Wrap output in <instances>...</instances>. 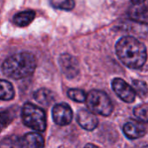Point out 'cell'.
Masks as SVG:
<instances>
[{
  "mask_svg": "<svg viewBox=\"0 0 148 148\" xmlns=\"http://www.w3.org/2000/svg\"><path fill=\"white\" fill-rule=\"evenodd\" d=\"M115 49L119 60L128 68L139 69L147 60L145 45L134 37L121 38L117 42Z\"/></svg>",
  "mask_w": 148,
  "mask_h": 148,
  "instance_id": "6da1fadb",
  "label": "cell"
},
{
  "mask_svg": "<svg viewBox=\"0 0 148 148\" xmlns=\"http://www.w3.org/2000/svg\"><path fill=\"white\" fill-rule=\"evenodd\" d=\"M37 62L33 54L19 52L6 58L2 64V71L5 76L13 79L28 78L34 72Z\"/></svg>",
  "mask_w": 148,
  "mask_h": 148,
  "instance_id": "7a4b0ae2",
  "label": "cell"
},
{
  "mask_svg": "<svg viewBox=\"0 0 148 148\" xmlns=\"http://www.w3.org/2000/svg\"><path fill=\"white\" fill-rule=\"evenodd\" d=\"M86 102L90 112L95 114L107 117L113 111V105L109 96L102 91H91L86 95Z\"/></svg>",
  "mask_w": 148,
  "mask_h": 148,
  "instance_id": "3957f363",
  "label": "cell"
},
{
  "mask_svg": "<svg viewBox=\"0 0 148 148\" xmlns=\"http://www.w3.org/2000/svg\"><path fill=\"white\" fill-rule=\"evenodd\" d=\"M21 115L26 126L38 132H44L46 129L45 112L40 107L32 103H25L22 108Z\"/></svg>",
  "mask_w": 148,
  "mask_h": 148,
  "instance_id": "277c9868",
  "label": "cell"
},
{
  "mask_svg": "<svg viewBox=\"0 0 148 148\" xmlns=\"http://www.w3.org/2000/svg\"><path fill=\"white\" fill-rule=\"evenodd\" d=\"M112 87L118 97L126 103H132L136 99V92L132 86L128 85L125 80L116 78L112 82Z\"/></svg>",
  "mask_w": 148,
  "mask_h": 148,
  "instance_id": "5b68a950",
  "label": "cell"
},
{
  "mask_svg": "<svg viewBox=\"0 0 148 148\" xmlns=\"http://www.w3.org/2000/svg\"><path fill=\"white\" fill-rule=\"evenodd\" d=\"M58 64L62 72L68 79L75 78L79 72L78 60L70 54H62L58 58Z\"/></svg>",
  "mask_w": 148,
  "mask_h": 148,
  "instance_id": "8992f818",
  "label": "cell"
},
{
  "mask_svg": "<svg viewBox=\"0 0 148 148\" xmlns=\"http://www.w3.org/2000/svg\"><path fill=\"white\" fill-rule=\"evenodd\" d=\"M52 119L58 125H67L72 120V111L66 103L54 106L52 109Z\"/></svg>",
  "mask_w": 148,
  "mask_h": 148,
  "instance_id": "52a82bcc",
  "label": "cell"
},
{
  "mask_svg": "<svg viewBox=\"0 0 148 148\" xmlns=\"http://www.w3.org/2000/svg\"><path fill=\"white\" fill-rule=\"evenodd\" d=\"M77 121L82 128L87 131L94 130L99 125V120L94 113L85 109H82L78 112Z\"/></svg>",
  "mask_w": 148,
  "mask_h": 148,
  "instance_id": "ba28073f",
  "label": "cell"
},
{
  "mask_svg": "<svg viewBox=\"0 0 148 148\" xmlns=\"http://www.w3.org/2000/svg\"><path fill=\"white\" fill-rule=\"evenodd\" d=\"M123 132L125 135L130 139H136L143 137L145 132V127L139 122L129 121L123 126Z\"/></svg>",
  "mask_w": 148,
  "mask_h": 148,
  "instance_id": "9c48e42d",
  "label": "cell"
},
{
  "mask_svg": "<svg viewBox=\"0 0 148 148\" xmlns=\"http://www.w3.org/2000/svg\"><path fill=\"white\" fill-rule=\"evenodd\" d=\"M129 16L132 20L148 25V8L142 4H133L129 10Z\"/></svg>",
  "mask_w": 148,
  "mask_h": 148,
  "instance_id": "30bf717a",
  "label": "cell"
},
{
  "mask_svg": "<svg viewBox=\"0 0 148 148\" xmlns=\"http://www.w3.org/2000/svg\"><path fill=\"white\" fill-rule=\"evenodd\" d=\"M21 139L23 148H44L45 146L44 138L37 132L26 133Z\"/></svg>",
  "mask_w": 148,
  "mask_h": 148,
  "instance_id": "8fae6325",
  "label": "cell"
},
{
  "mask_svg": "<svg viewBox=\"0 0 148 148\" xmlns=\"http://www.w3.org/2000/svg\"><path fill=\"white\" fill-rule=\"evenodd\" d=\"M124 31L131 32L135 36L144 38L148 34V25L131 19L130 21L125 23Z\"/></svg>",
  "mask_w": 148,
  "mask_h": 148,
  "instance_id": "7c38bea8",
  "label": "cell"
},
{
  "mask_svg": "<svg viewBox=\"0 0 148 148\" xmlns=\"http://www.w3.org/2000/svg\"><path fill=\"white\" fill-rule=\"evenodd\" d=\"M36 13L33 11H25L17 13L13 18V22L19 27H25L29 25L35 18Z\"/></svg>",
  "mask_w": 148,
  "mask_h": 148,
  "instance_id": "4fadbf2b",
  "label": "cell"
},
{
  "mask_svg": "<svg viewBox=\"0 0 148 148\" xmlns=\"http://www.w3.org/2000/svg\"><path fill=\"white\" fill-rule=\"evenodd\" d=\"M34 99L40 105L48 106L54 101L55 96L50 90L41 88L34 92Z\"/></svg>",
  "mask_w": 148,
  "mask_h": 148,
  "instance_id": "5bb4252c",
  "label": "cell"
},
{
  "mask_svg": "<svg viewBox=\"0 0 148 148\" xmlns=\"http://www.w3.org/2000/svg\"><path fill=\"white\" fill-rule=\"evenodd\" d=\"M15 96V91L12 85L5 79H0V99L12 100Z\"/></svg>",
  "mask_w": 148,
  "mask_h": 148,
  "instance_id": "9a60e30c",
  "label": "cell"
},
{
  "mask_svg": "<svg viewBox=\"0 0 148 148\" xmlns=\"http://www.w3.org/2000/svg\"><path fill=\"white\" fill-rule=\"evenodd\" d=\"M0 148H23L22 139L18 136H9L0 142Z\"/></svg>",
  "mask_w": 148,
  "mask_h": 148,
  "instance_id": "2e32d148",
  "label": "cell"
},
{
  "mask_svg": "<svg viewBox=\"0 0 148 148\" xmlns=\"http://www.w3.org/2000/svg\"><path fill=\"white\" fill-rule=\"evenodd\" d=\"M50 5L55 9L64 11H71L75 7L74 0H50Z\"/></svg>",
  "mask_w": 148,
  "mask_h": 148,
  "instance_id": "e0dca14e",
  "label": "cell"
},
{
  "mask_svg": "<svg viewBox=\"0 0 148 148\" xmlns=\"http://www.w3.org/2000/svg\"><path fill=\"white\" fill-rule=\"evenodd\" d=\"M135 117L145 123H148V104H142L136 106L133 110Z\"/></svg>",
  "mask_w": 148,
  "mask_h": 148,
  "instance_id": "ac0fdd59",
  "label": "cell"
},
{
  "mask_svg": "<svg viewBox=\"0 0 148 148\" xmlns=\"http://www.w3.org/2000/svg\"><path fill=\"white\" fill-rule=\"evenodd\" d=\"M68 97L75 102L83 103L86 101V92L81 89H70L67 92Z\"/></svg>",
  "mask_w": 148,
  "mask_h": 148,
  "instance_id": "d6986e66",
  "label": "cell"
},
{
  "mask_svg": "<svg viewBox=\"0 0 148 148\" xmlns=\"http://www.w3.org/2000/svg\"><path fill=\"white\" fill-rule=\"evenodd\" d=\"M132 88L136 92V95H138L140 98H144L148 93V87L145 82L141 80H133L132 81Z\"/></svg>",
  "mask_w": 148,
  "mask_h": 148,
  "instance_id": "ffe728a7",
  "label": "cell"
},
{
  "mask_svg": "<svg viewBox=\"0 0 148 148\" xmlns=\"http://www.w3.org/2000/svg\"><path fill=\"white\" fill-rule=\"evenodd\" d=\"M13 116L8 111L0 112V132H2L5 128H6L12 121Z\"/></svg>",
  "mask_w": 148,
  "mask_h": 148,
  "instance_id": "44dd1931",
  "label": "cell"
},
{
  "mask_svg": "<svg viewBox=\"0 0 148 148\" xmlns=\"http://www.w3.org/2000/svg\"><path fill=\"white\" fill-rule=\"evenodd\" d=\"M136 148H148V143H140L136 146Z\"/></svg>",
  "mask_w": 148,
  "mask_h": 148,
  "instance_id": "7402d4cb",
  "label": "cell"
},
{
  "mask_svg": "<svg viewBox=\"0 0 148 148\" xmlns=\"http://www.w3.org/2000/svg\"><path fill=\"white\" fill-rule=\"evenodd\" d=\"M84 148H99L98 146H96L95 145H93V144H87Z\"/></svg>",
  "mask_w": 148,
  "mask_h": 148,
  "instance_id": "603a6c76",
  "label": "cell"
},
{
  "mask_svg": "<svg viewBox=\"0 0 148 148\" xmlns=\"http://www.w3.org/2000/svg\"><path fill=\"white\" fill-rule=\"evenodd\" d=\"M145 0H133V4H142Z\"/></svg>",
  "mask_w": 148,
  "mask_h": 148,
  "instance_id": "cb8c5ba5",
  "label": "cell"
}]
</instances>
